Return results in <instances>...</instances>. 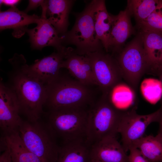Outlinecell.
Segmentation results:
<instances>
[{
	"label": "cell",
	"mask_w": 162,
	"mask_h": 162,
	"mask_svg": "<svg viewBox=\"0 0 162 162\" xmlns=\"http://www.w3.org/2000/svg\"><path fill=\"white\" fill-rule=\"evenodd\" d=\"M9 62L12 69L8 73L7 85L16 96L20 114L28 121H38L44 113L43 108L47 98L46 85L28 72L22 55L16 54Z\"/></svg>",
	"instance_id": "6da1fadb"
},
{
	"label": "cell",
	"mask_w": 162,
	"mask_h": 162,
	"mask_svg": "<svg viewBox=\"0 0 162 162\" xmlns=\"http://www.w3.org/2000/svg\"><path fill=\"white\" fill-rule=\"evenodd\" d=\"M46 86L47 98L44 106L48 111L68 108H88L97 100L93 86L83 84L61 72Z\"/></svg>",
	"instance_id": "7a4b0ae2"
},
{
	"label": "cell",
	"mask_w": 162,
	"mask_h": 162,
	"mask_svg": "<svg viewBox=\"0 0 162 162\" xmlns=\"http://www.w3.org/2000/svg\"><path fill=\"white\" fill-rule=\"evenodd\" d=\"M90 107L68 108L48 111L47 123L63 143L86 142ZM87 143V142H86Z\"/></svg>",
	"instance_id": "3957f363"
},
{
	"label": "cell",
	"mask_w": 162,
	"mask_h": 162,
	"mask_svg": "<svg viewBox=\"0 0 162 162\" xmlns=\"http://www.w3.org/2000/svg\"><path fill=\"white\" fill-rule=\"evenodd\" d=\"M124 111L113 104L109 95L102 94L89 110L87 143L91 146L105 138L116 137Z\"/></svg>",
	"instance_id": "277c9868"
},
{
	"label": "cell",
	"mask_w": 162,
	"mask_h": 162,
	"mask_svg": "<svg viewBox=\"0 0 162 162\" xmlns=\"http://www.w3.org/2000/svg\"><path fill=\"white\" fill-rule=\"evenodd\" d=\"M93 11L92 0L81 12L73 13L76 19L73 26L70 31L60 36L63 45H74L76 47L74 51L77 54L86 55L103 50V45L95 31Z\"/></svg>",
	"instance_id": "5b68a950"
},
{
	"label": "cell",
	"mask_w": 162,
	"mask_h": 162,
	"mask_svg": "<svg viewBox=\"0 0 162 162\" xmlns=\"http://www.w3.org/2000/svg\"><path fill=\"white\" fill-rule=\"evenodd\" d=\"M18 131L27 148L42 162H56L60 146L47 123L22 120Z\"/></svg>",
	"instance_id": "8992f818"
},
{
	"label": "cell",
	"mask_w": 162,
	"mask_h": 162,
	"mask_svg": "<svg viewBox=\"0 0 162 162\" xmlns=\"http://www.w3.org/2000/svg\"><path fill=\"white\" fill-rule=\"evenodd\" d=\"M115 57L122 79L134 92L137 90L140 79L149 69L140 33Z\"/></svg>",
	"instance_id": "52a82bcc"
},
{
	"label": "cell",
	"mask_w": 162,
	"mask_h": 162,
	"mask_svg": "<svg viewBox=\"0 0 162 162\" xmlns=\"http://www.w3.org/2000/svg\"><path fill=\"white\" fill-rule=\"evenodd\" d=\"M90 61L97 86L102 94L110 95L121 83L122 77L115 57L103 50L86 55Z\"/></svg>",
	"instance_id": "ba28073f"
},
{
	"label": "cell",
	"mask_w": 162,
	"mask_h": 162,
	"mask_svg": "<svg viewBox=\"0 0 162 162\" xmlns=\"http://www.w3.org/2000/svg\"><path fill=\"white\" fill-rule=\"evenodd\" d=\"M162 112V106L155 112L146 115H139L134 109L124 111L118 133L121 135L122 145L126 152L143 136L150 124L158 122Z\"/></svg>",
	"instance_id": "9c48e42d"
},
{
	"label": "cell",
	"mask_w": 162,
	"mask_h": 162,
	"mask_svg": "<svg viewBox=\"0 0 162 162\" xmlns=\"http://www.w3.org/2000/svg\"><path fill=\"white\" fill-rule=\"evenodd\" d=\"M14 93L2 80L0 83V127L2 136L17 131L23 120Z\"/></svg>",
	"instance_id": "30bf717a"
},
{
	"label": "cell",
	"mask_w": 162,
	"mask_h": 162,
	"mask_svg": "<svg viewBox=\"0 0 162 162\" xmlns=\"http://www.w3.org/2000/svg\"><path fill=\"white\" fill-rule=\"evenodd\" d=\"M47 0L41 5L42 12L37 26L26 31L29 36L32 47L41 50L46 46L54 47L57 51L62 50L65 47L62 44V38L48 20L46 16Z\"/></svg>",
	"instance_id": "8fae6325"
},
{
	"label": "cell",
	"mask_w": 162,
	"mask_h": 162,
	"mask_svg": "<svg viewBox=\"0 0 162 162\" xmlns=\"http://www.w3.org/2000/svg\"><path fill=\"white\" fill-rule=\"evenodd\" d=\"M61 68L67 69L74 79L83 84L97 86L89 58L86 55L76 54L71 47L65 48Z\"/></svg>",
	"instance_id": "7c38bea8"
},
{
	"label": "cell",
	"mask_w": 162,
	"mask_h": 162,
	"mask_svg": "<svg viewBox=\"0 0 162 162\" xmlns=\"http://www.w3.org/2000/svg\"><path fill=\"white\" fill-rule=\"evenodd\" d=\"M65 48L61 51H56L42 59L36 60L30 65L27 64V70L46 85L49 84L60 74Z\"/></svg>",
	"instance_id": "4fadbf2b"
},
{
	"label": "cell",
	"mask_w": 162,
	"mask_h": 162,
	"mask_svg": "<svg viewBox=\"0 0 162 162\" xmlns=\"http://www.w3.org/2000/svg\"><path fill=\"white\" fill-rule=\"evenodd\" d=\"M92 160L101 162H129L128 155L116 136L103 139L91 146Z\"/></svg>",
	"instance_id": "5bb4252c"
},
{
	"label": "cell",
	"mask_w": 162,
	"mask_h": 162,
	"mask_svg": "<svg viewBox=\"0 0 162 162\" xmlns=\"http://www.w3.org/2000/svg\"><path fill=\"white\" fill-rule=\"evenodd\" d=\"M40 19V16L35 14L28 15L16 7L10 8L5 11H0V30L12 29L13 35L16 38H20L26 32L29 25L37 24Z\"/></svg>",
	"instance_id": "9a60e30c"
},
{
	"label": "cell",
	"mask_w": 162,
	"mask_h": 162,
	"mask_svg": "<svg viewBox=\"0 0 162 162\" xmlns=\"http://www.w3.org/2000/svg\"><path fill=\"white\" fill-rule=\"evenodd\" d=\"M131 15L126 8L117 15H111L112 24L109 51L113 53L120 51L121 46L130 37L133 32L130 21Z\"/></svg>",
	"instance_id": "2e32d148"
},
{
	"label": "cell",
	"mask_w": 162,
	"mask_h": 162,
	"mask_svg": "<svg viewBox=\"0 0 162 162\" xmlns=\"http://www.w3.org/2000/svg\"><path fill=\"white\" fill-rule=\"evenodd\" d=\"M75 1L47 0V18L60 36L67 31L69 15Z\"/></svg>",
	"instance_id": "e0dca14e"
},
{
	"label": "cell",
	"mask_w": 162,
	"mask_h": 162,
	"mask_svg": "<svg viewBox=\"0 0 162 162\" xmlns=\"http://www.w3.org/2000/svg\"><path fill=\"white\" fill-rule=\"evenodd\" d=\"M93 17L95 31L106 52H109L112 24L111 15L106 8L105 1L93 0Z\"/></svg>",
	"instance_id": "ac0fdd59"
},
{
	"label": "cell",
	"mask_w": 162,
	"mask_h": 162,
	"mask_svg": "<svg viewBox=\"0 0 162 162\" xmlns=\"http://www.w3.org/2000/svg\"><path fill=\"white\" fill-rule=\"evenodd\" d=\"M1 144L8 150L14 162H42L24 145L18 131L2 136Z\"/></svg>",
	"instance_id": "d6986e66"
},
{
	"label": "cell",
	"mask_w": 162,
	"mask_h": 162,
	"mask_svg": "<svg viewBox=\"0 0 162 162\" xmlns=\"http://www.w3.org/2000/svg\"><path fill=\"white\" fill-rule=\"evenodd\" d=\"M56 162H92L91 146L85 142L63 143Z\"/></svg>",
	"instance_id": "ffe728a7"
},
{
	"label": "cell",
	"mask_w": 162,
	"mask_h": 162,
	"mask_svg": "<svg viewBox=\"0 0 162 162\" xmlns=\"http://www.w3.org/2000/svg\"><path fill=\"white\" fill-rule=\"evenodd\" d=\"M140 33L149 66V71L151 67L158 61L162 53V32L142 31Z\"/></svg>",
	"instance_id": "44dd1931"
},
{
	"label": "cell",
	"mask_w": 162,
	"mask_h": 162,
	"mask_svg": "<svg viewBox=\"0 0 162 162\" xmlns=\"http://www.w3.org/2000/svg\"><path fill=\"white\" fill-rule=\"evenodd\" d=\"M134 147L138 149L149 162H162V139L158 135L143 136Z\"/></svg>",
	"instance_id": "7402d4cb"
},
{
	"label": "cell",
	"mask_w": 162,
	"mask_h": 162,
	"mask_svg": "<svg viewBox=\"0 0 162 162\" xmlns=\"http://www.w3.org/2000/svg\"><path fill=\"white\" fill-rule=\"evenodd\" d=\"M159 0H129L127 9L135 17L138 24L142 22L157 8Z\"/></svg>",
	"instance_id": "603a6c76"
},
{
	"label": "cell",
	"mask_w": 162,
	"mask_h": 162,
	"mask_svg": "<svg viewBox=\"0 0 162 162\" xmlns=\"http://www.w3.org/2000/svg\"><path fill=\"white\" fill-rule=\"evenodd\" d=\"M141 90L144 98L151 103H156L162 97V84L160 80L145 79L141 84Z\"/></svg>",
	"instance_id": "cb8c5ba5"
},
{
	"label": "cell",
	"mask_w": 162,
	"mask_h": 162,
	"mask_svg": "<svg viewBox=\"0 0 162 162\" xmlns=\"http://www.w3.org/2000/svg\"><path fill=\"white\" fill-rule=\"evenodd\" d=\"M133 90L129 87L123 84H119L112 90L110 95V98L112 103L120 104H129L133 100Z\"/></svg>",
	"instance_id": "d4e9b609"
},
{
	"label": "cell",
	"mask_w": 162,
	"mask_h": 162,
	"mask_svg": "<svg viewBox=\"0 0 162 162\" xmlns=\"http://www.w3.org/2000/svg\"><path fill=\"white\" fill-rule=\"evenodd\" d=\"M138 24L141 31L162 32V15L157 8L147 18Z\"/></svg>",
	"instance_id": "484cf974"
},
{
	"label": "cell",
	"mask_w": 162,
	"mask_h": 162,
	"mask_svg": "<svg viewBox=\"0 0 162 162\" xmlns=\"http://www.w3.org/2000/svg\"><path fill=\"white\" fill-rule=\"evenodd\" d=\"M129 151V162H149L137 148L132 147Z\"/></svg>",
	"instance_id": "4316f807"
},
{
	"label": "cell",
	"mask_w": 162,
	"mask_h": 162,
	"mask_svg": "<svg viewBox=\"0 0 162 162\" xmlns=\"http://www.w3.org/2000/svg\"><path fill=\"white\" fill-rule=\"evenodd\" d=\"M148 73L159 76L162 74V52L157 62L150 68Z\"/></svg>",
	"instance_id": "83f0119b"
},
{
	"label": "cell",
	"mask_w": 162,
	"mask_h": 162,
	"mask_svg": "<svg viewBox=\"0 0 162 162\" xmlns=\"http://www.w3.org/2000/svg\"><path fill=\"white\" fill-rule=\"evenodd\" d=\"M0 147L2 152L0 156V162H14L6 148L2 144Z\"/></svg>",
	"instance_id": "f1b7e54d"
},
{
	"label": "cell",
	"mask_w": 162,
	"mask_h": 162,
	"mask_svg": "<svg viewBox=\"0 0 162 162\" xmlns=\"http://www.w3.org/2000/svg\"><path fill=\"white\" fill-rule=\"evenodd\" d=\"M45 1L43 0H29L28 6L24 11L27 13L31 10H35L39 6H41Z\"/></svg>",
	"instance_id": "f546056e"
},
{
	"label": "cell",
	"mask_w": 162,
	"mask_h": 162,
	"mask_svg": "<svg viewBox=\"0 0 162 162\" xmlns=\"http://www.w3.org/2000/svg\"><path fill=\"white\" fill-rule=\"evenodd\" d=\"M20 1V0H1L0 6L4 4L6 6L10 7L11 8L15 7Z\"/></svg>",
	"instance_id": "4dcf8cb0"
},
{
	"label": "cell",
	"mask_w": 162,
	"mask_h": 162,
	"mask_svg": "<svg viewBox=\"0 0 162 162\" xmlns=\"http://www.w3.org/2000/svg\"><path fill=\"white\" fill-rule=\"evenodd\" d=\"M158 122L159 124V127L158 133L157 135L162 139V112Z\"/></svg>",
	"instance_id": "1f68e13d"
},
{
	"label": "cell",
	"mask_w": 162,
	"mask_h": 162,
	"mask_svg": "<svg viewBox=\"0 0 162 162\" xmlns=\"http://www.w3.org/2000/svg\"><path fill=\"white\" fill-rule=\"evenodd\" d=\"M160 79V81L162 84V74L159 76Z\"/></svg>",
	"instance_id": "d6a6232c"
},
{
	"label": "cell",
	"mask_w": 162,
	"mask_h": 162,
	"mask_svg": "<svg viewBox=\"0 0 162 162\" xmlns=\"http://www.w3.org/2000/svg\"><path fill=\"white\" fill-rule=\"evenodd\" d=\"M92 162H101L99 161H97V160H92Z\"/></svg>",
	"instance_id": "836d02e7"
}]
</instances>
